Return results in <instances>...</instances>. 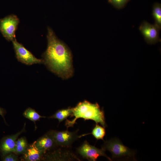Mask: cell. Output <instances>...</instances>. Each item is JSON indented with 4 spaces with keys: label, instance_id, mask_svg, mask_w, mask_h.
Instances as JSON below:
<instances>
[{
    "label": "cell",
    "instance_id": "cell-16",
    "mask_svg": "<svg viewBox=\"0 0 161 161\" xmlns=\"http://www.w3.org/2000/svg\"><path fill=\"white\" fill-rule=\"evenodd\" d=\"M152 14L155 21V24L160 28L161 27V7L160 5L157 4L154 7Z\"/></svg>",
    "mask_w": 161,
    "mask_h": 161
},
{
    "label": "cell",
    "instance_id": "cell-4",
    "mask_svg": "<svg viewBox=\"0 0 161 161\" xmlns=\"http://www.w3.org/2000/svg\"><path fill=\"white\" fill-rule=\"evenodd\" d=\"M19 20L15 15L12 14L0 19V32L8 41H13L16 38V32Z\"/></svg>",
    "mask_w": 161,
    "mask_h": 161
},
{
    "label": "cell",
    "instance_id": "cell-6",
    "mask_svg": "<svg viewBox=\"0 0 161 161\" xmlns=\"http://www.w3.org/2000/svg\"><path fill=\"white\" fill-rule=\"evenodd\" d=\"M78 153L83 158L89 161H95L100 156H104L110 161L111 159L105 153V151L102 148H97L90 145L86 140L77 149Z\"/></svg>",
    "mask_w": 161,
    "mask_h": 161
},
{
    "label": "cell",
    "instance_id": "cell-8",
    "mask_svg": "<svg viewBox=\"0 0 161 161\" xmlns=\"http://www.w3.org/2000/svg\"><path fill=\"white\" fill-rule=\"evenodd\" d=\"M160 29L155 24H152L146 21L142 23L139 27L145 40L149 44H155L160 41Z\"/></svg>",
    "mask_w": 161,
    "mask_h": 161
},
{
    "label": "cell",
    "instance_id": "cell-18",
    "mask_svg": "<svg viewBox=\"0 0 161 161\" xmlns=\"http://www.w3.org/2000/svg\"><path fill=\"white\" fill-rule=\"evenodd\" d=\"M112 1L115 4L120 6L124 4L126 0H112Z\"/></svg>",
    "mask_w": 161,
    "mask_h": 161
},
{
    "label": "cell",
    "instance_id": "cell-11",
    "mask_svg": "<svg viewBox=\"0 0 161 161\" xmlns=\"http://www.w3.org/2000/svg\"><path fill=\"white\" fill-rule=\"evenodd\" d=\"M44 154L36 146L35 141L28 145L23 154V158L27 161H36L39 160Z\"/></svg>",
    "mask_w": 161,
    "mask_h": 161
},
{
    "label": "cell",
    "instance_id": "cell-14",
    "mask_svg": "<svg viewBox=\"0 0 161 161\" xmlns=\"http://www.w3.org/2000/svg\"><path fill=\"white\" fill-rule=\"evenodd\" d=\"M27 140L24 137H21L16 141L14 153L16 154H24L28 146Z\"/></svg>",
    "mask_w": 161,
    "mask_h": 161
},
{
    "label": "cell",
    "instance_id": "cell-7",
    "mask_svg": "<svg viewBox=\"0 0 161 161\" xmlns=\"http://www.w3.org/2000/svg\"><path fill=\"white\" fill-rule=\"evenodd\" d=\"M78 131V130L73 132L67 130L61 131L52 130V134L57 146L69 148L75 141L79 138Z\"/></svg>",
    "mask_w": 161,
    "mask_h": 161
},
{
    "label": "cell",
    "instance_id": "cell-1",
    "mask_svg": "<svg viewBox=\"0 0 161 161\" xmlns=\"http://www.w3.org/2000/svg\"><path fill=\"white\" fill-rule=\"evenodd\" d=\"M47 47L43 54V63L49 70L64 79L73 73L72 56L66 46L59 40L53 30L48 28Z\"/></svg>",
    "mask_w": 161,
    "mask_h": 161
},
{
    "label": "cell",
    "instance_id": "cell-2",
    "mask_svg": "<svg viewBox=\"0 0 161 161\" xmlns=\"http://www.w3.org/2000/svg\"><path fill=\"white\" fill-rule=\"evenodd\" d=\"M72 111L71 117H74L73 119L72 120L66 119L65 125L67 129L69 127L73 126L77 120L79 118H83L84 120H92L96 123H100L105 128L107 126L104 111L100 109L97 103H92L84 100L72 108Z\"/></svg>",
    "mask_w": 161,
    "mask_h": 161
},
{
    "label": "cell",
    "instance_id": "cell-19",
    "mask_svg": "<svg viewBox=\"0 0 161 161\" xmlns=\"http://www.w3.org/2000/svg\"><path fill=\"white\" fill-rule=\"evenodd\" d=\"M5 113V111L3 108L0 107V115H1L2 117L3 118L4 120V122L6 123V121L5 120L4 115Z\"/></svg>",
    "mask_w": 161,
    "mask_h": 161
},
{
    "label": "cell",
    "instance_id": "cell-3",
    "mask_svg": "<svg viewBox=\"0 0 161 161\" xmlns=\"http://www.w3.org/2000/svg\"><path fill=\"white\" fill-rule=\"evenodd\" d=\"M105 151H110L113 158L123 157H133L135 152L124 145L122 142L117 138H112L104 141L102 147Z\"/></svg>",
    "mask_w": 161,
    "mask_h": 161
},
{
    "label": "cell",
    "instance_id": "cell-17",
    "mask_svg": "<svg viewBox=\"0 0 161 161\" xmlns=\"http://www.w3.org/2000/svg\"><path fill=\"white\" fill-rule=\"evenodd\" d=\"M13 153H11L3 156L2 160L4 161H16L18 160L17 156Z\"/></svg>",
    "mask_w": 161,
    "mask_h": 161
},
{
    "label": "cell",
    "instance_id": "cell-10",
    "mask_svg": "<svg viewBox=\"0 0 161 161\" xmlns=\"http://www.w3.org/2000/svg\"><path fill=\"white\" fill-rule=\"evenodd\" d=\"M36 147L44 154L57 146L52 134V130L50 131L35 141Z\"/></svg>",
    "mask_w": 161,
    "mask_h": 161
},
{
    "label": "cell",
    "instance_id": "cell-5",
    "mask_svg": "<svg viewBox=\"0 0 161 161\" xmlns=\"http://www.w3.org/2000/svg\"><path fill=\"white\" fill-rule=\"evenodd\" d=\"M12 42L16 58L19 61L29 65L43 63V59L36 58L22 44L17 42L16 39Z\"/></svg>",
    "mask_w": 161,
    "mask_h": 161
},
{
    "label": "cell",
    "instance_id": "cell-15",
    "mask_svg": "<svg viewBox=\"0 0 161 161\" xmlns=\"http://www.w3.org/2000/svg\"><path fill=\"white\" fill-rule=\"evenodd\" d=\"M23 114L25 117L33 122L35 124V122L39 120L41 118L45 117L40 115L34 109L30 108L27 109Z\"/></svg>",
    "mask_w": 161,
    "mask_h": 161
},
{
    "label": "cell",
    "instance_id": "cell-13",
    "mask_svg": "<svg viewBox=\"0 0 161 161\" xmlns=\"http://www.w3.org/2000/svg\"><path fill=\"white\" fill-rule=\"evenodd\" d=\"M89 134H92L97 140H103L104 137L106 134L105 127L100 126L98 123H96L91 133L84 134L81 136H79V138Z\"/></svg>",
    "mask_w": 161,
    "mask_h": 161
},
{
    "label": "cell",
    "instance_id": "cell-12",
    "mask_svg": "<svg viewBox=\"0 0 161 161\" xmlns=\"http://www.w3.org/2000/svg\"><path fill=\"white\" fill-rule=\"evenodd\" d=\"M72 108L58 110L54 114L49 117V118L58 119L59 123L67 119L69 116L71 117L72 114Z\"/></svg>",
    "mask_w": 161,
    "mask_h": 161
},
{
    "label": "cell",
    "instance_id": "cell-9",
    "mask_svg": "<svg viewBox=\"0 0 161 161\" xmlns=\"http://www.w3.org/2000/svg\"><path fill=\"white\" fill-rule=\"evenodd\" d=\"M25 124L23 129L15 134L5 137L0 141V152L2 156L14 153L16 140L18 136L25 130Z\"/></svg>",
    "mask_w": 161,
    "mask_h": 161
}]
</instances>
